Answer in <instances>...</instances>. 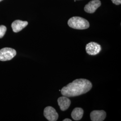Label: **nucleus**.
Wrapping results in <instances>:
<instances>
[{
  "label": "nucleus",
  "mask_w": 121,
  "mask_h": 121,
  "mask_svg": "<svg viewBox=\"0 0 121 121\" xmlns=\"http://www.w3.org/2000/svg\"><path fill=\"white\" fill-rule=\"evenodd\" d=\"M72 120L71 119H70L69 118H65V119H64L63 121H71Z\"/></svg>",
  "instance_id": "13"
},
{
  "label": "nucleus",
  "mask_w": 121,
  "mask_h": 121,
  "mask_svg": "<svg viewBox=\"0 0 121 121\" xmlns=\"http://www.w3.org/2000/svg\"><path fill=\"white\" fill-rule=\"evenodd\" d=\"M28 25L27 21H22L20 20H17L13 22L11 24L13 31L14 32H18L22 30Z\"/></svg>",
  "instance_id": "9"
},
{
  "label": "nucleus",
  "mask_w": 121,
  "mask_h": 121,
  "mask_svg": "<svg viewBox=\"0 0 121 121\" xmlns=\"http://www.w3.org/2000/svg\"><path fill=\"white\" fill-rule=\"evenodd\" d=\"M106 117V113L104 110H93L90 113L92 121H103Z\"/></svg>",
  "instance_id": "7"
},
{
  "label": "nucleus",
  "mask_w": 121,
  "mask_h": 121,
  "mask_svg": "<svg viewBox=\"0 0 121 121\" xmlns=\"http://www.w3.org/2000/svg\"><path fill=\"white\" fill-rule=\"evenodd\" d=\"M6 27L4 25L0 26V38H2L6 32Z\"/></svg>",
  "instance_id": "11"
},
{
  "label": "nucleus",
  "mask_w": 121,
  "mask_h": 121,
  "mask_svg": "<svg viewBox=\"0 0 121 121\" xmlns=\"http://www.w3.org/2000/svg\"><path fill=\"white\" fill-rule=\"evenodd\" d=\"M43 115L48 121H56L58 118V114L52 106H47L44 108Z\"/></svg>",
  "instance_id": "4"
},
{
  "label": "nucleus",
  "mask_w": 121,
  "mask_h": 121,
  "mask_svg": "<svg viewBox=\"0 0 121 121\" xmlns=\"http://www.w3.org/2000/svg\"><path fill=\"white\" fill-rule=\"evenodd\" d=\"M113 3L114 4L118 5L121 4V0H111Z\"/></svg>",
  "instance_id": "12"
},
{
  "label": "nucleus",
  "mask_w": 121,
  "mask_h": 121,
  "mask_svg": "<svg viewBox=\"0 0 121 121\" xmlns=\"http://www.w3.org/2000/svg\"><path fill=\"white\" fill-rule=\"evenodd\" d=\"M101 47L99 44L94 42H91L87 43L86 46V53L92 56L98 54L101 51Z\"/></svg>",
  "instance_id": "5"
},
{
  "label": "nucleus",
  "mask_w": 121,
  "mask_h": 121,
  "mask_svg": "<svg viewBox=\"0 0 121 121\" xmlns=\"http://www.w3.org/2000/svg\"><path fill=\"white\" fill-rule=\"evenodd\" d=\"M92 85L88 80L76 79L64 86L60 90L62 95L67 97L77 96L85 94L91 89Z\"/></svg>",
  "instance_id": "1"
},
{
  "label": "nucleus",
  "mask_w": 121,
  "mask_h": 121,
  "mask_svg": "<svg viewBox=\"0 0 121 121\" xmlns=\"http://www.w3.org/2000/svg\"><path fill=\"white\" fill-rule=\"evenodd\" d=\"M100 5L101 2L99 0H92L85 5L84 10L86 13H94Z\"/></svg>",
  "instance_id": "6"
},
{
  "label": "nucleus",
  "mask_w": 121,
  "mask_h": 121,
  "mask_svg": "<svg viewBox=\"0 0 121 121\" xmlns=\"http://www.w3.org/2000/svg\"><path fill=\"white\" fill-rule=\"evenodd\" d=\"M2 0H0V1H1Z\"/></svg>",
  "instance_id": "14"
},
{
  "label": "nucleus",
  "mask_w": 121,
  "mask_h": 121,
  "mask_svg": "<svg viewBox=\"0 0 121 121\" xmlns=\"http://www.w3.org/2000/svg\"><path fill=\"white\" fill-rule=\"evenodd\" d=\"M83 114V110L81 108H75L71 112V117L74 120L78 121L82 119Z\"/></svg>",
  "instance_id": "10"
},
{
  "label": "nucleus",
  "mask_w": 121,
  "mask_h": 121,
  "mask_svg": "<svg viewBox=\"0 0 121 121\" xmlns=\"http://www.w3.org/2000/svg\"><path fill=\"white\" fill-rule=\"evenodd\" d=\"M16 55V51L12 48H4L0 50V60L7 61L12 59Z\"/></svg>",
  "instance_id": "3"
},
{
  "label": "nucleus",
  "mask_w": 121,
  "mask_h": 121,
  "mask_svg": "<svg viewBox=\"0 0 121 121\" xmlns=\"http://www.w3.org/2000/svg\"><path fill=\"white\" fill-rule=\"evenodd\" d=\"M58 104L61 111H64L69 108L71 104L70 100L66 96H62L57 99Z\"/></svg>",
  "instance_id": "8"
},
{
  "label": "nucleus",
  "mask_w": 121,
  "mask_h": 121,
  "mask_svg": "<svg viewBox=\"0 0 121 121\" xmlns=\"http://www.w3.org/2000/svg\"><path fill=\"white\" fill-rule=\"evenodd\" d=\"M68 24L69 27L78 30L86 29L90 26L87 20L80 17H71L68 21Z\"/></svg>",
  "instance_id": "2"
}]
</instances>
